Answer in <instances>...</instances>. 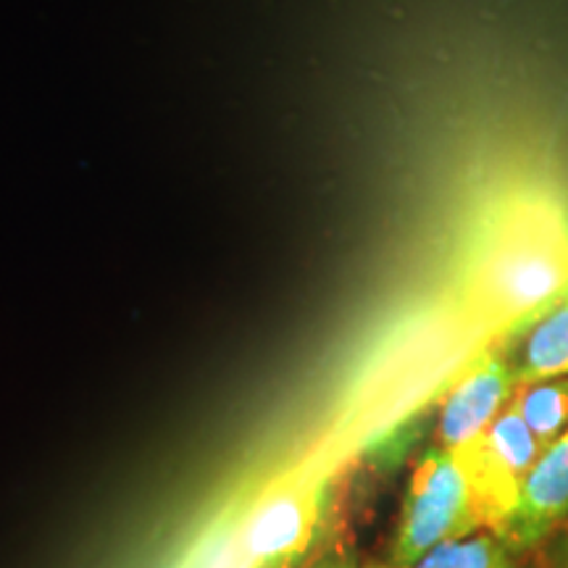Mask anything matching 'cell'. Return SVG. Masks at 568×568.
<instances>
[{
  "label": "cell",
  "instance_id": "obj_1",
  "mask_svg": "<svg viewBox=\"0 0 568 568\" xmlns=\"http://www.w3.org/2000/svg\"><path fill=\"white\" fill-rule=\"evenodd\" d=\"M568 295V222L518 205L489 232L477 272V303L495 329H529Z\"/></svg>",
  "mask_w": 568,
  "mask_h": 568
},
{
  "label": "cell",
  "instance_id": "obj_2",
  "mask_svg": "<svg viewBox=\"0 0 568 568\" xmlns=\"http://www.w3.org/2000/svg\"><path fill=\"white\" fill-rule=\"evenodd\" d=\"M479 527L477 503L456 453L432 447L410 474L393 564L400 568L414 566L424 552L447 539L468 537Z\"/></svg>",
  "mask_w": 568,
  "mask_h": 568
},
{
  "label": "cell",
  "instance_id": "obj_3",
  "mask_svg": "<svg viewBox=\"0 0 568 568\" xmlns=\"http://www.w3.org/2000/svg\"><path fill=\"white\" fill-rule=\"evenodd\" d=\"M453 453L471 487L481 527L500 537L516 514L531 466L542 456V447L529 432L514 397L485 435L453 447Z\"/></svg>",
  "mask_w": 568,
  "mask_h": 568
},
{
  "label": "cell",
  "instance_id": "obj_4",
  "mask_svg": "<svg viewBox=\"0 0 568 568\" xmlns=\"http://www.w3.org/2000/svg\"><path fill=\"white\" fill-rule=\"evenodd\" d=\"M324 485L301 481L266 497L247 521L243 545L251 568H293L314 548L324 521Z\"/></svg>",
  "mask_w": 568,
  "mask_h": 568
},
{
  "label": "cell",
  "instance_id": "obj_5",
  "mask_svg": "<svg viewBox=\"0 0 568 568\" xmlns=\"http://www.w3.org/2000/svg\"><path fill=\"white\" fill-rule=\"evenodd\" d=\"M516 393V368L506 355L485 351L468 364L453 387L447 389L439 408L437 439L439 447H460L485 435L497 416L506 410Z\"/></svg>",
  "mask_w": 568,
  "mask_h": 568
},
{
  "label": "cell",
  "instance_id": "obj_6",
  "mask_svg": "<svg viewBox=\"0 0 568 568\" xmlns=\"http://www.w3.org/2000/svg\"><path fill=\"white\" fill-rule=\"evenodd\" d=\"M568 516V429L531 466L521 500L500 539L508 550L537 548Z\"/></svg>",
  "mask_w": 568,
  "mask_h": 568
},
{
  "label": "cell",
  "instance_id": "obj_7",
  "mask_svg": "<svg viewBox=\"0 0 568 568\" xmlns=\"http://www.w3.org/2000/svg\"><path fill=\"white\" fill-rule=\"evenodd\" d=\"M514 368L516 387L552 376H568V295L529 326L521 358Z\"/></svg>",
  "mask_w": 568,
  "mask_h": 568
},
{
  "label": "cell",
  "instance_id": "obj_8",
  "mask_svg": "<svg viewBox=\"0 0 568 568\" xmlns=\"http://www.w3.org/2000/svg\"><path fill=\"white\" fill-rule=\"evenodd\" d=\"M514 400L542 450L568 429V376L516 387Z\"/></svg>",
  "mask_w": 568,
  "mask_h": 568
},
{
  "label": "cell",
  "instance_id": "obj_9",
  "mask_svg": "<svg viewBox=\"0 0 568 568\" xmlns=\"http://www.w3.org/2000/svg\"><path fill=\"white\" fill-rule=\"evenodd\" d=\"M408 568H510V560L506 542L497 535H468L447 539Z\"/></svg>",
  "mask_w": 568,
  "mask_h": 568
},
{
  "label": "cell",
  "instance_id": "obj_10",
  "mask_svg": "<svg viewBox=\"0 0 568 568\" xmlns=\"http://www.w3.org/2000/svg\"><path fill=\"white\" fill-rule=\"evenodd\" d=\"M548 539L550 545L539 558V568H568V516Z\"/></svg>",
  "mask_w": 568,
  "mask_h": 568
},
{
  "label": "cell",
  "instance_id": "obj_11",
  "mask_svg": "<svg viewBox=\"0 0 568 568\" xmlns=\"http://www.w3.org/2000/svg\"><path fill=\"white\" fill-rule=\"evenodd\" d=\"M308 568H358V560H355V552L347 548H337L326 556L316 558Z\"/></svg>",
  "mask_w": 568,
  "mask_h": 568
},
{
  "label": "cell",
  "instance_id": "obj_12",
  "mask_svg": "<svg viewBox=\"0 0 568 568\" xmlns=\"http://www.w3.org/2000/svg\"><path fill=\"white\" fill-rule=\"evenodd\" d=\"M364 568H400V566H387V564H368V566H364Z\"/></svg>",
  "mask_w": 568,
  "mask_h": 568
}]
</instances>
